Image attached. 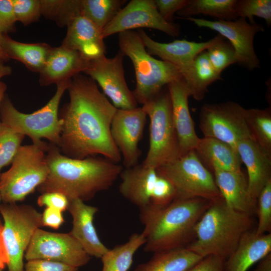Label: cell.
<instances>
[{
  "label": "cell",
  "instance_id": "obj_1",
  "mask_svg": "<svg viewBox=\"0 0 271 271\" xmlns=\"http://www.w3.org/2000/svg\"><path fill=\"white\" fill-rule=\"evenodd\" d=\"M67 90L69 102L59 117L62 121L60 151L71 158L100 155L118 163L121 156L110 134L117 108L93 79L81 73L71 79Z\"/></svg>",
  "mask_w": 271,
  "mask_h": 271
},
{
  "label": "cell",
  "instance_id": "obj_2",
  "mask_svg": "<svg viewBox=\"0 0 271 271\" xmlns=\"http://www.w3.org/2000/svg\"><path fill=\"white\" fill-rule=\"evenodd\" d=\"M57 146L49 145L46 160L49 173L38 187L42 194L58 192L69 202L78 199H91L98 192L112 187L122 167L103 157L91 156L83 159L62 155Z\"/></svg>",
  "mask_w": 271,
  "mask_h": 271
},
{
  "label": "cell",
  "instance_id": "obj_3",
  "mask_svg": "<svg viewBox=\"0 0 271 271\" xmlns=\"http://www.w3.org/2000/svg\"><path fill=\"white\" fill-rule=\"evenodd\" d=\"M210 203L202 198L175 199L163 207L149 204L140 208L142 233L146 238L144 251L155 253L186 247Z\"/></svg>",
  "mask_w": 271,
  "mask_h": 271
},
{
  "label": "cell",
  "instance_id": "obj_4",
  "mask_svg": "<svg viewBox=\"0 0 271 271\" xmlns=\"http://www.w3.org/2000/svg\"><path fill=\"white\" fill-rule=\"evenodd\" d=\"M251 225L249 214L232 209L223 198L210 202L186 247L202 257L215 255L225 261Z\"/></svg>",
  "mask_w": 271,
  "mask_h": 271
},
{
  "label": "cell",
  "instance_id": "obj_5",
  "mask_svg": "<svg viewBox=\"0 0 271 271\" xmlns=\"http://www.w3.org/2000/svg\"><path fill=\"white\" fill-rule=\"evenodd\" d=\"M118 45L133 65L136 84L132 92L138 103L143 105L170 83L182 77L173 65L154 58L147 51L139 32L119 33Z\"/></svg>",
  "mask_w": 271,
  "mask_h": 271
},
{
  "label": "cell",
  "instance_id": "obj_6",
  "mask_svg": "<svg viewBox=\"0 0 271 271\" xmlns=\"http://www.w3.org/2000/svg\"><path fill=\"white\" fill-rule=\"evenodd\" d=\"M71 80L57 84L56 91L47 104L30 114L20 112L9 98L4 96L0 105L1 121L14 131L29 137L33 144H41L43 142L41 139L45 138L59 148L62 121L58 116V108Z\"/></svg>",
  "mask_w": 271,
  "mask_h": 271
},
{
  "label": "cell",
  "instance_id": "obj_7",
  "mask_svg": "<svg viewBox=\"0 0 271 271\" xmlns=\"http://www.w3.org/2000/svg\"><path fill=\"white\" fill-rule=\"evenodd\" d=\"M48 147L45 142L21 146L11 167L0 175L1 200L5 203L22 201L45 181L49 173L45 154Z\"/></svg>",
  "mask_w": 271,
  "mask_h": 271
},
{
  "label": "cell",
  "instance_id": "obj_8",
  "mask_svg": "<svg viewBox=\"0 0 271 271\" xmlns=\"http://www.w3.org/2000/svg\"><path fill=\"white\" fill-rule=\"evenodd\" d=\"M142 107L150 120L149 148L142 164L157 169L181 157L167 86Z\"/></svg>",
  "mask_w": 271,
  "mask_h": 271
},
{
  "label": "cell",
  "instance_id": "obj_9",
  "mask_svg": "<svg viewBox=\"0 0 271 271\" xmlns=\"http://www.w3.org/2000/svg\"><path fill=\"white\" fill-rule=\"evenodd\" d=\"M175 191V199L202 198L210 202L222 198L214 177L195 150L157 169Z\"/></svg>",
  "mask_w": 271,
  "mask_h": 271
},
{
  "label": "cell",
  "instance_id": "obj_10",
  "mask_svg": "<svg viewBox=\"0 0 271 271\" xmlns=\"http://www.w3.org/2000/svg\"><path fill=\"white\" fill-rule=\"evenodd\" d=\"M8 271H24L23 257L36 230L43 226L42 214L29 205H0Z\"/></svg>",
  "mask_w": 271,
  "mask_h": 271
},
{
  "label": "cell",
  "instance_id": "obj_11",
  "mask_svg": "<svg viewBox=\"0 0 271 271\" xmlns=\"http://www.w3.org/2000/svg\"><path fill=\"white\" fill-rule=\"evenodd\" d=\"M244 109L231 101L202 105L199 112V128L204 137L218 140L235 149L239 141L252 139Z\"/></svg>",
  "mask_w": 271,
  "mask_h": 271
},
{
  "label": "cell",
  "instance_id": "obj_12",
  "mask_svg": "<svg viewBox=\"0 0 271 271\" xmlns=\"http://www.w3.org/2000/svg\"><path fill=\"white\" fill-rule=\"evenodd\" d=\"M124 57L119 51L112 58L104 55L88 61L83 73L98 84L115 107L129 109L137 107L138 102L125 80Z\"/></svg>",
  "mask_w": 271,
  "mask_h": 271
},
{
  "label": "cell",
  "instance_id": "obj_13",
  "mask_svg": "<svg viewBox=\"0 0 271 271\" xmlns=\"http://www.w3.org/2000/svg\"><path fill=\"white\" fill-rule=\"evenodd\" d=\"M24 256L27 261L45 259L77 268L86 264L91 257L70 232H51L40 228L35 231Z\"/></svg>",
  "mask_w": 271,
  "mask_h": 271
},
{
  "label": "cell",
  "instance_id": "obj_14",
  "mask_svg": "<svg viewBox=\"0 0 271 271\" xmlns=\"http://www.w3.org/2000/svg\"><path fill=\"white\" fill-rule=\"evenodd\" d=\"M199 27L215 31L228 40L236 53L237 63L249 70L259 67V60L254 48L255 35L264 31L262 25L248 23L246 19L239 18L233 21H210L189 17L185 19Z\"/></svg>",
  "mask_w": 271,
  "mask_h": 271
},
{
  "label": "cell",
  "instance_id": "obj_15",
  "mask_svg": "<svg viewBox=\"0 0 271 271\" xmlns=\"http://www.w3.org/2000/svg\"><path fill=\"white\" fill-rule=\"evenodd\" d=\"M141 28L155 29L173 37L180 34L179 25L167 22L161 17L155 0H131L102 30V36L105 39Z\"/></svg>",
  "mask_w": 271,
  "mask_h": 271
},
{
  "label": "cell",
  "instance_id": "obj_16",
  "mask_svg": "<svg viewBox=\"0 0 271 271\" xmlns=\"http://www.w3.org/2000/svg\"><path fill=\"white\" fill-rule=\"evenodd\" d=\"M147 117L142 107L117 109L113 116L110 134L122 158L124 168L138 164L141 155L138 144L143 136Z\"/></svg>",
  "mask_w": 271,
  "mask_h": 271
},
{
  "label": "cell",
  "instance_id": "obj_17",
  "mask_svg": "<svg viewBox=\"0 0 271 271\" xmlns=\"http://www.w3.org/2000/svg\"><path fill=\"white\" fill-rule=\"evenodd\" d=\"M139 32L147 51L152 56H157L162 60L173 65L182 77L188 71L195 57L221 37L218 34L206 42H196L182 39L162 43L155 41L143 30Z\"/></svg>",
  "mask_w": 271,
  "mask_h": 271
},
{
  "label": "cell",
  "instance_id": "obj_18",
  "mask_svg": "<svg viewBox=\"0 0 271 271\" xmlns=\"http://www.w3.org/2000/svg\"><path fill=\"white\" fill-rule=\"evenodd\" d=\"M170 96L172 114L177 132L181 157L194 150L199 138L197 136L194 121L191 116L188 104L190 96L182 77L167 85Z\"/></svg>",
  "mask_w": 271,
  "mask_h": 271
},
{
  "label": "cell",
  "instance_id": "obj_19",
  "mask_svg": "<svg viewBox=\"0 0 271 271\" xmlns=\"http://www.w3.org/2000/svg\"><path fill=\"white\" fill-rule=\"evenodd\" d=\"M61 46L78 52L89 61L105 55L106 46L100 29L82 15L68 25Z\"/></svg>",
  "mask_w": 271,
  "mask_h": 271
},
{
  "label": "cell",
  "instance_id": "obj_20",
  "mask_svg": "<svg viewBox=\"0 0 271 271\" xmlns=\"http://www.w3.org/2000/svg\"><path fill=\"white\" fill-rule=\"evenodd\" d=\"M236 149L247 169L249 194L256 203L260 191L271 180V155L252 139L239 141Z\"/></svg>",
  "mask_w": 271,
  "mask_h": 271
},
{
  "label": "cell",
  "instance_id": "obj_21",
  "mask_svg": "<svg viewBox=\"0 0 271 271\" xmlns=\"http://www.w3.org/2000/svg\"><path fill=\"white\" fill-rule=\"evenodd\" d=\"M67 210L73 219L70 233L90 256L101 258L109 248L101 241L93 225L98 209L76 199L69 202Z\"/></svg>",
  "mask_w": 271,
  "mask_h": 271
},
{
  "label": "cell",
  "instance_id": "obj_22",
  "mask_svg": "<svg viewBox=\"0 0 271 271\" xmlns=\"http://www.w3.org/2000/svg\"><path fill=\"white\" fill-rule=\"evenodd\" d=\"M119 177V191L124 198L139 208L150 204L159 177L157 169L142 163L123 168Z\"/></svg>",
  "mask_w": 271,
  "mask_h": 271
},
{
  "label": "cell",
  "instance_id": "obj_23",
  "mask_svg": "<svg viewBox=\"0 0 271 271\" xmlns=\"http://www.w3.org/2000/svg\"><path fill=\"white\" fill-rule=\"evenodd\" d=\"M87 61L77 51L61 46L52 48L40 72L39 82L44 86L71 80L83 73Z\"/></svg>",
  "mask_w": 271,
  "mask_h": 271
},
{
  "label": "cell",
  "instance_id": "obj_24",
  "mask_svg": "<svg viewBox=\"0 0 271 271\" xmlns=\"http://www.w3.org/2000/svg\"><path fill=\"white\" fill-rule=\"evenodd\" d=\"M271 252V233L258 235L251 230L245 233L224 262V271H247Z\"/></svg>",
  "mask_w": 271,
  "mask_h": 271
},
{
  "label": "cell",
  "instance_id": "obj_25",
  "mask_svg": "<svg viewBox=\"0 0 271 271\" xmlns=\"http://www.w3.org/2000/svg\"><path fill=\"white\" fill-rule=\"evenodd\" d=\"M212 169L216 186L225 204L233 210L250 215L256 203L249 194L247 181L242 171Z\"/></svg>",
  "mask_w": 271,
  "mask_h": 271
},
{
  "label": "cell",
  "instance_id": "obj_26",
  "mask_svg": "<svg viewBox=\"0 0 271 271\" xmlns=\"http://www.w3.org/2000/svg\"><path fill=\"white\" fill-rule=\"evenodd\" d=\"M201 160L212 168L227 171H241L242 163L236 149L218 140L199 138L194 150Z\"/></svg>",
  "mask_w": 271,
  "mask_h": 271
},
{
  "label": "cell",
  "instance_id": "obj_27",
  "mask_svg": "<svg viewBox=\"0 0 271 271\" xmlns=\"http://www.w3.org/2000/svg\"><path fill=\"white\" fill-rule=\"evenodd\" d=\"M3 48L9 59L23 63L29 69L40 72L44 67L52 47L46 43L28 44L15 41L2 34Z\"/></svg>",
  "mask_w": 271,
  "mask_h": 271
},
{
  "label": "cell",
  "instance_id": "obj_28",
  "mask_svg": "<svg viewBox=\"0 0 271 271\" xmlns=\"http://www.w3.org/2000/svg\"><path fill=\"white\" fill-rule=\"evenodd\" d=\"M202 258L187 247L159 251L133 271H186Z\"/></svg>",
  "mask_w": 271,
  "mask_h": 271
},
{
  "label": "cell",
  "instance_id": "obj_29",
  "mask_svg": "<svg viewBox=\"0 0 271 271\" xmlns=\"http://www.w3.org/2000/svg\"><path fill=\"white\" fill-rule=\"evenodd\" d=\"M183 78L190 96L197 101L204 98L210 85L221 80V74L217 73L210 64L206 50L195 57L189 70Z\"/></svg>",
  "mask_w": 271,
  "mask_h": 271
},
{
  "label": "cell",
  "instance_id": "obj_30",
  "mask_svg": "<svg viewBox=\"0 0 271 271\" xmlns=\"http://www.w3.org/2000/svg\"><path fill=\"white\" fill-rule=\"evenodd\" d=\"M146 243L142 233L132 234L126 242L116 245L101 257L102 271H128L134 253Z\"/></svg>",
  "mask_w": 271,
  "mask_h": 271
},
{
  "label": "cell",
  "instance_id": "obj_31",
  "mask_svg": "<svg viewBox=\"0 0 271 271\" xmlns=\"http://www.w3.org/2000/svg\"><path fill=\"white\" fill-rule=\"evenodd\" d=\"M237 0H190V3L177 14L186 19L198 15L211 16L218 20L237 19L235 7Z\"/></svg>",
  "mask_w": 271,
  "mask_h": 271
},
{
  "label": "cell",
  "instance_id": "obj_32",
  "mask_svg": "<svg viewBox=\"0 0 271 271\" xmlns=\"http://www.w3.org/2000/svg\"><path fill=\"white\" fill-rule=\"evenodd\" d=\"M244 116L252 139L271 155V109H244Z\"/></svg>",
  "mask_w": 271,
  "mask_h": 271
},
{
  "label": "cell",
  "instance_id": "obj_33",
  "mask_svg": "<svg viewBox=\"0 0 271 271\" xmlns=\"http://www.w3.org/2000/svg\"><path fill=\"white\" fill-rule=\"evenodd\" d=\"M126 0H81V15L102 30L121 10Z\"/></svg>",
  "mask_w": 271,
  "mask_h": 271
},
{
  "label": "cell",
  "instance_id": "obj_34",
  "mask_svg": "<svg viewBox=\"0 0 271 271\" xmlns=\"http://www.w3.org/2000/svg\"><path fill=\"white\" fill-rule=\"evenodd\" d=\"M41 14L62 27L81 15V0H40Z\"/></svg>",
  "mask_w": 271,
  "mask_h": 271
},
{
  "label": "cell",
  "instance_id": "obj_35",
  "mask_svg": "<svg viewBox=\"0 0 271 271\" xmlns=\"http://www.w3.org/2000/svg\"><path fill=\"white\" fill-rule=\"evenodd\" d=\"M206 51L210 64L219 74L230 65L237 63L234 48L222 36Z\"/></svg>",
  "mask_w": 271,
  "mask_h": 271
},
{
  "label": "cell",
  "instance_id": "obj_36",
  "mask_svg": "<svg viewBox=\"0 0 271 271\" xmlns=\"http://www.w3.org/2000/svg\"><path fill=\"white\" fill-rule=\"evenodd\" d=\"M24 137L0 121V171L12 163Z\"/></svg>",
  "mask_w": 271,
  "mask_h": 271
},
{
  "label": "cell",
  "instance_id": "obj_37",
  "mask_svg": "<svg viewBox=\"0 0 271 271\" xmlns=\"http://www.w3.org/2000/svg\"><path fill=\"white\" fill-rule=\"evenodd\" d=\"M238 18H247L250 23H255L254 17L263 19L268 26L271 25L270 0H237L235 7Z\"/></svg>",
  "mask_w": 271,
  "mask_h": 271
},
{
  "label": "cell",
  "instance_id": "obj_38",
  "mask_svg": "<svg viewBox=\"0 0 271 271\" xmlns=\"http://www.w3.org/2000/svg\"><path fill=\"white\" fill-rule=\"evenodd\" d=\"M258 201V224L255 230L258 235L270 233L271 230V180L260 191Z\"/></svg>",
  "mask_w": 271,
  "mask_h": 271
},
{
  "label": "cell",
  "instance_id": "obj_39",
  "mask_svg": "<svg viewBox=\"0 0 271 271\" xmlns=\"http://www.w3.org/2000/svg\"><path fill=\"white\" fill-rule=\"evenodd\" d=\"M17 21L27 26L38 20L41 14L40 0H11Z\"/></svg>",
  "mask_w": 271,
  "mask_h": 271
},
{
  "label": "cell",
  "instance_id": "obj_40",
  "mask_svg": "<svg viewBox=\"0 0 271 271\" xmlns=\"http://www.w3.org/2000/svg\"><path fill=\"white\" fill-rule=\"evenodd\" d=\"M175 191L172 184L159 175L150 204L159 207L166 206L175 199Z\"/></svg>",
  "mask_w": 271,
  "mask_h": 271
},
{
  "label": "cell",
  "instance_id": "obj_41",
  "mask_svg": "<svg viewBox=\"0 0 271 271\" xmlns=\"http://www.w3.org/2000/svg\"><path fill=\"white\" fill-rule=\"evenodd\" d=\"M17 21L11 0H0V34L14 32Z\"/></svg>",
  "mask_w": 271,
  "mask_h": 271
},
{
  "label": "cell",
  "instance_id": "obj_42",
  "mask_svg": "<svg viewBox=\"0 0 271 271\" xmlns=\"http://www.w3.org/2000/svg\"><path fill=\"white\" fill-rule=\"evenodd\" d=\"M24 271H77L78 268L45 259L28 260Z\"/></svg>",
  "mask_w": 271,
  "mask_h": 271
},
{
  "label": "cell",
  "instance_id": "obj_43",
  "mask_svg": "<svg viewBox=\"0 0 271 271\" xmlns=\"http://www.w3.org/2000/svg\"><path fill=\"white\" fill-rule=\"evenodd\" d=\"M155 2L161 17L172 23L174 14L186 7L190 0H155Z\"/></svg>",
  "mask_w": 271,
  "mask_h": 271
},
{
  "label": "cell",
  "instance_id": "obj_44",
  "mask_svg": "<svg viewBox=\"0 0 271 271\" xmlns=\"http://www.w3.org/2000/svg\"><path fill=\"white\" fill-rule=\"evenodd\" d=\"M40 206H46L63 212L67 209L69 201L63 194L58 192H48L42 194L37 200Z\"/></svg>",
  "mask_w": 271,
  "mask_h": 271
},
{
  "label": "cell",
  "instance_id": "obj_45",
  "mask_svg": "<svg viewBox=\"0 0 271 271\" xmlns=\"http://www.w3.org/2000/svg\"><path fill=\"white\" fill-rule=\"evenodd\" d=\"M225 260L215 255L203 257L186 271H224Z\"/></svg>",
  "mask_w": 271,
  "mask_h": 271
},
{
  "label": "cell",
  "instance_id": "obj_46",
  "mask_svg": "<svg viewBox=\"0 0 271 271\" xmlns=\"http://www.w3.org/2000/svg\"><path fill=\"white\" fill-rule=\"evenodd\" d=\"M62 212L56 209L46 207L42 214L43 226L59 228L64 221Z\"/></svg>",
  "mask_w": 271,
  "mask_h": 271
},
{
  "label": "cell",
  "instance_id": "obj_47",
  "mask_svg": "<svg viewBox=\"0 0 271 271\" xmlns=\"http://www.w3.org/2000/svg\"><path fill=\"white\" fill-rule=\"evenodd\" d=\"M254 271H271V252L260 260Z\"/></svg>",
  "mask_w": 271,
  "mask_h": 271
},
{
  "label": "cell",
  "instance_id": "obj_48",
  "mask_svg": "<svg viewBox=\"0 0 271 271\" xmlns=\"http://www.w3.org/2000/svg\"><path fill=\"white\" fill-rule=\"evenodd\" d=\"M12 72V68L5 64L4 62L0 61V79L10 75Z\"/></svg>",
  "mask_w": 271,
  "mask_h": 271
},
{
  "label": "cell",
  "instance_id": "obj_49",
  "mask_svg": "<svg viewBox=\"0 0 271 271\" xmlns=\"http://www.w3.org/2000/svg\"><path fill=\"white\" fill-rule=\"evenodd\" d=\"M2 35V34H0V61L6 62V61H8L10 59L9 58L8 56L6 55V54L5 53L3 48L2 43H1Z\"/></svg>",
  "mask_w": 271,
  "mask_h": 271
},
{
  "label": "cell",
  "instance_id": "obj_50",
  "mask_svg": "<svg viewBox=\"0 0 271 271\" xmlns=\"http://www.w3.org/2000/svg\"><path fill=\"white\" fill-rule=\"evenodd\" d=\"M7 89L6 84L0 81V105L5 96V93Z\"/></svg>",
  "mask_w": 271,
  "mask_h": 271
},
{
  "label": "cell",
  "instance_id": "obj_51",
  "mask_svg": "<svg viewBox=\"0 0 271 271\" xmlns=\"http://www.w3.org/2000/svg\"><path fill=\"white\" fill-rule=\"evenodd\" d=\"M0 175H1V173H0ZM1 200V194H0V201Z\"/></svg>",
  "mask_w": 271,
  "mask_h": 271
},
{
  "label": "cell",
  "instance_id": "obj_52",
  "mask_svg": "<svg viewBox=\"0 0 271 271\" xmlns=\"http://www.w3.org/2000/svg\"><path fill=\"white\" fill-rule=\"evenodd\" d=\"M0 271H2V270L0 269Z\"/></svg>",
  "mask_w": 271,
  "mask_h": 271
}]
</instances>
